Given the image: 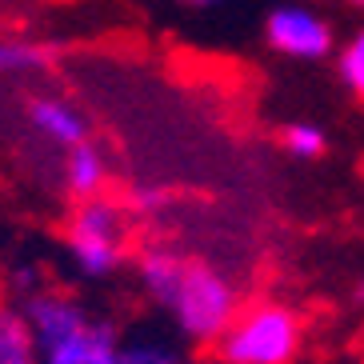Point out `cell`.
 Masks as SVG:
<instances>
[{
	"mask_svg": "<svg viewBox=\"0 0 364 364\" xmlns=\"http://www.w3.org/2000/svg\"><path fill=\"white\" fill-rule=\"evenodd\" d=\"M60 181H65V193L73 200H92V196H105L108 184V161L105 152L88 140L80 149L65 152V164H60Z\"/></svg>",
	"mask_w": 364,
	"mask_h": 364,
	"instance_id": "cell-7",
	"label": "cell"
},
{
	"mask_svg": "<svg viewBox=\"0 0 364 364\" xmlns=\"http://www.w3.org/2000/svg\"><path fill=\"white\" fill-rule=\"evenodd\" d=\"M280 149L289 152L292 161H321L324 152H328V136H324V129H316V124H304V120H296V124H284L280 129Z\"/></svg>",
	"mask_w": 364,
	"mask_h": 364,
	"instance_id": "cell-10",
	"label": "cell"
},
{
	"mask_svg": "<svg viewBox=\"0 0 364 364\" xmlns=\"http://www.w3.org/2000/svg\"><path fill=\"white\" fill-rule=\"evenodd\" d=\"M136 277L152 304H161L176 321L181 336L196 344H216L245 304L225 268L176 248H144V257L136 260Z\"/></svg>",
	"mask_w": 364,
	"mask_h": 364,
	"instance_id": "cell-1",
	"label": "cell"
},
{
	"mask_svg": "<svg viewBox=\"0 0 364 364\" xmlns=\"http://www.w3.org/2000/svg\"><path fill=\"white\" fill-rule=\"evenodd\" d=\"M332 4H341V9H364V0H332Z\"/></svg>",
	"mask_w": 364,
	"mask_h": 364,
	"instance_id": "cell-14",
	"label": "cell"
},
{
	"mask_svg": "<svg viewBox=\"0 0 364 364\" xmlns=\"http://www.w3.org/2000/svg\"><path fill=\"white\" fill-rule=\"evenodd\" d=\"M112 364H184V360L156 341H136V344H120Z\"/></svg>",
	"mask_w": 364,
	"mask_h": 364,
	"instance_id": "cell-12",
	"label": "cell"
},
{
	"mask_svg": "<svg viewBox=\"0 0 364 364\" xmlns=\"http://www.w3.org/2000/svg\"><path fill=\"white\" fill-rule=\"evenodd\" d=\"M56 48L28 36H0V80L4 76H28V73H44L53 65Z\"/></svg>",
	"mask_w": 364,
	"mask_h": 364,
	"instance_id": "cell-9",
	"label": "cell"
},
{
	"mask_svg": "<svg viewBox=\"0 0 364 364\" xmlns=\"http://www.w3.org/2000/svg\"><path fill=\"white\" fill-rule=\"evenodd\" d=\"M336 76H341V85L348 88L353 97L364 100V28L348 36L344 48L336 53Z\"/></svg>",
	"mask_w": 364,
	"mask_h": 364,
	"instance_id": "cell-11",
	"label": "cell"
},
{
	"mask_svg": "<svg viewBox=\"0 0 364 364\" xmlns=\"http://www.w3.org/2000/svg\"><path fill=\"white\" fill-rule=\"evenodd\" d=\"M264 41L272 53L289 56V60H324L332 53V24L316 9L280 4L268 12Z\"/></svg>",
	"mask_w": 364,
	"mask_h": 364,
	"instance_id": "cell-5",
	"label": "cell"
},
{
	"mask_svg": "<svg viewBox=\"0 0 364 364\" xmlns=\"http://www.w3.org/2000/svg\"><path fill=\"white\" fill-rule=\"evenodd\" d=\"M65 252L73 268L88 280H105L124 264L129 252V213L112 196L76 200V213L65 228Z\"/></svg>",
	"mask_w": 364,
	"mask_h": 364,
	"instance_id": "cell-4",
	"label": "cell"
},
{
	"mask_svg": "<svg viewBox=\"0 0 364 364\" xmlns=\"http://www.w3.org/2000/svg\"><path fill=\"white\" fill-rule=\"evenodd\" d=\"M184 4H193V9H213V4H225V0H184Z\"/></svg>",
	"mask_w": 364,
	"mask_h": 364,
	"instance_id": "cell-13",
	"label": "cell"
},
{
	"mask_svg": "<svg viewBox=\"0 0 364 364\" xmlns=\"http://www.w3.org/2000/svg\"><path fill=\"white\" fill-rule=\"evenodd\" d=\"M304 344V321L284 300H248L216 341L225 364H292Z\"/></svg>",
	"mask_w": 364,
	"mask_h": 364,
	"instance_id": "cell-3",
	"label": "cell"
},
{
	"mask_svg": "<svg viewBox=\"0 0 364 364\" xmlns=\"http://www.w3.org/2000/svg\"><path fill=\"white\" fill-rule=\"evenodd\" d=\"M356 300H364V280H360V284H356Z\"/></svg>",
	"mask_w": 364,
	"mask_h": 364,
	"instance_id": "cell-15",
	"label": "cell"
},
{
	"mask_svg": "<svg viewBox=\"0 0 364 364\" xmlns=\"http://www.w3.org/2000/svg\"><path fill=\"white\" fill-rule=\"evenodd\" d=\"M24 120H28V129H33L44 144H53V149H60V152L80 149V144L92 140L88 117L76 105H68L65 97H28Z\"/></svg>",
	"mask_w": 364,
	"mask_h": 364,
	"instance_id": "cell-6",
	"label": "cell"
},
{
	"mask_svg": "<svg viewBox=\"0 0 364 364\" xmlns=\"http://www.w3.org/2000/svg\"><path fill=\"white\" fill-rule=\"evenodd\" d=\"M41 344V364H112L120 353L117 328L88 312L80 296L65 289H33L21 300Z\"/></svg>",
	"mask_w": 364,
	"mask_h": 364,
	"instance_id": "cell-2",
	"label": "cell"
},
{
	"mask_svg": "<svg viewBox=\"0 0 364 364\" xmlns=\"http://www.w3.org/2000/svg\"><path fill=\"white\" fill-rule=\"evenodd\" d=\"M0 364H41V344L21 304L0 300Z\"/></svg>",
	"mask_w": 364,
	"mask_h": 364,
	"instance_id": "cell-8",
	"label": "cell"
}]
</instances>
